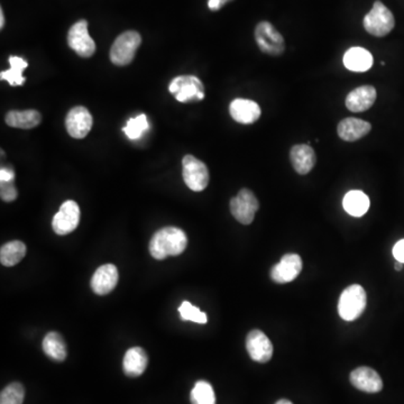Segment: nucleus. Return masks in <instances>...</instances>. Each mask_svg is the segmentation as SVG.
<instances>
[{
  "label": "nucleus",
  "instance_id": "1",
  "mask_svg": "<svg viewBox=\"0 0 404 404\" xmlns=\"http://www.w3.org/2000/svg\"><path fill=\"white\" fill-rule=\"evenodd\" d=\"M188 245L186 233L178 227H164L151 239L150 253L155 260L182 254Z\"/></svg>",
  "mask_w": 404,
  "mask_h": 404
},
{
  "label": "nucleus",
  "instance_id": "2",
  "mask_svg": "<svg viewBox=\"0 0 404 404\" xmlns=\"http://www.w3.org/2000/svg\"><path fill=\"white\" fill-rule=\"evenodd\" d=\"M366 292L358 284H353L343 291L338 301V313L346 321L356 320L366 309Z\"/></svg>",
  "mask_w": 404,
  "mask_h": 404
},
{
  "label": "nucleus",
  "instance_id": "3",
  "mask_svg": "<svg viewBox=\"0 0 404 404\" xmlns=\"http://www.w3.org/2000/svg\"><path fill=\"white\" fill-rule=\"evenodd\" d=\"M395 26L393 14L378 0L373 5L370 13L364 17V29L373 36L383 37L390 34Z\"/></svg>",
  "mask_w": 404,
  "mask_h": 404
},
{
  "label": "nucleus",
  "instance_id": "4",
  "mask_svg": "<svg viewBox=\"0 0 404 404\" xmlns=\"http://www.w3.org/2000/svg\"><path fill=\"white\" fill-rule=\"evenodd\" d=\"M142 43V37L135 31H127L116 39L111 49V61L115 66H123L131 64L136 51Z\"/></svg>",
  "mask_w": 404,
  "mask_h": 404
},
{
  "label": "nucleus",
  "instance_id": "5",
  "mask_svg": "<svg viewBox=\"0 0 404 404\" xmlns=\"http://www.w3.org/2000/svg\"><path fill=\"white\" fill-rule=\"evenodd\" d=\"M255 41L260 50L272 56H280L286 51L283 36L270 21H261L255 27Z\"/></svg>",
  "mask_w": 404,
  "mask_h": 404
},
{
  "label": "nucleus",
  "instance_id": "6",
  "mask_svg": "<svg viewBox=\"0 0 404 404\" xmlns=\"http://www.w3.org/2000/svg\"><path fill=\"white\" fill-rule=\"evenodd\" d=\"M182 176L188 188L194 192L203 191L211 178L207 166L193 155H186L182 160Z\"/></svg>",
  "mask_w": 404,
  "mask_h": 404
},
{
  "label": "nucleus",
  "instance_id": "7",
  "mask_svg": "<svg viewBox=\"0 0 404 404\" xmlns=\"http://www.w3.org/2000/svg\"><path fill=\"white\" fill-rule=\"evenodd\" d=\"M171 94L180 103L200 101L205 98L203 84L197 76H181L172 80L168 87Z\"/></svg>",
  "mask_w": 404,
  "mask_h": 404
},
{
  "label": "nucleus",
  "instance_id": "8",
  "mask_svg": "<svg viewBox=\"0 0 404 404\" xmlns=\"http://www.w3.org/2000/svg\"><path fill=\"white\" fill-rule=\"evenodd\" d=\"M258 209L260 202L251 190L242 189L231 200V215L243 225H251Z\"/></svg>",
  "mask_w": 404,
  "mask_h": 404
},
{
  "label": "nucleus",
  "instance_id": "9",
  "mask_svg": "<svg viewBox=\"0 0 404 404\" xmlns=\"http://www.w3.org/2000/svg\"><path fill=\"white\" fill-rule=\"evenodd\" d=\"M68 44L81 58L94 56L96 43L88 32V21L86 19H81L72 25L68 33Z\"/></svg>",
  "mask_w": 404,
  "mask_h": 404
},
{
  "label": "nucleus",
  "instance_id": "10",
  "mask_svg": "<svg viewBox=\"0 0 404 404\" xmlns=\"http://www.w3.org/2000/svg\"><path fill=\"white\" fill-rule=\"evenodd\" d=\"M80 221V208L74 200H68L61 206L60 211L54 216L52 228L56 235L64 236L76 231Z\"/></svg>",
  "mask_w": 404,
  "mask_h": 404
},
{
  "label": "nucleus",
  "instance_id": "11",
  "mask_svg": "<svg viewBox=\"0 0 404 404\" xmlns=\"http://www.w3.org/2000/svg\"><path fill=\"white\" fill-rule=\"evenodd\" d=\"M246 349L254 362H270L273 356V345L263 331L254 329L246 337Z\"/></svg>",
  "mask_w": 404,
  "mask_h": 404
},
{
  "label": "nucleus",
  "instance_id": "12",
  "mask_svg": "<svg viewBox=\"0 0 404 404\" xmlns=\"http://www.w3.org/2000/svg\"><path fill=\"white\" fill-rule=\"evenodd\" d=\"M92 123L94 121L91 113L87 108L82 106L72 108L66 115V128L70 136L74 138L81 139L87 136L91 131Z\"/></svg>",
  "mask_w": 404,
  "mask_h": 404
},
{
  "label": "nucleus",
  "instance_id": "13",
  "mask_svg": "<svg viewBox=\"0 0 404 404\" xmlns=\"http://www.w3.org/2000/svg\"><path fill=\"white\" fill-rule=\"evenodd\" d=\"M302 258L298 254H286L280 263L271 270V278L278 284L289 283L299 276L302 271Z\"/></svg>",
  "mask_w": 404,
  "mask_h": 404
},
{
  "label": "nucleus",
  "instance_id": "14",
  "mask_svg": "<svg viewBox=\"0 0 404 404\" xmlns=\"http://www.w3.org/2000/svg\"><path fill=\"white\" fill-rule=\"evenodd\" d=\"M350 383L366 393H378L383 388V380L376 370L370 368H358L350 373Z\"/></svg>",
  "mask_w": 404,
  "mask_h": 404
},
{
  "label": "nucleus",
  "instance_id": "15",
  "mask_svg": "<svg viewBox=\"0 0 404 404\" xmlns=\"http://www.w3.org/2000/svg\"><path fill=\"white\" fill-rule=\"evenodd\" d=\"M118 270L113 264L100 266L91 278V289L98 296L111 293L118 283Z\"/></svg>",
  "mask_w": 404,
  "mask_h": 404
},
{
  "label": "nucleus",
  "instance_id": "16",
  "mask_svg": "<svg viewBox=\"0 0 404 404\" xmlns=\"http://www.w3.org/2000/svg\"><path fill=\"white\" fill-rule=\"evenodd\" d=\"M229 113L237 123L250 125L260 119L261 108L253 100L237 98L231 101Z\"/></svg>",
  "mask_w": 404,
  "mask_h": 404
},
{
  "label": "nucleus",
  "instance_id": "17",
  "mask_svg": "<svg viewBox=\"0 0 404 404\" xmlns=\"http://www.w3.org/2000/svg\"><path fill=\"white\" fill-rule=\"evenodd\" d=\"M290 161L292 166L301 176L309 173L317 162L315 151L307 144L294 145L290 151Z\"/></svg>",
  "mask_w": 404,
  "mask_h": 404
},
{
  "label": "nucleus",
  "instance_id": "18",
  "mask_svg": "<svg viewBox=\"0 0 404 404\" xmlns=\"http://www.w3.org/2000/svg\"><path fill=\"white\" fill-rule=\"evenodd\" d=\"M376 89L372 86H363L349 92L346 98V107L353 113H363L374 105Z\"/></svg>",
  "mask_w": 404,
  "mask_h": 404
},
{
  "label": "nucleus",
  "instance_id": "19",
  "mask_svg": "<svg viewBox=\"0 0 404 404\" xmlns=\"http://www.w3.org/2000/svg\"><path fill=\"white\" fill-rule=\"evenodd\" d=\"M372 125L368 121L362 119L349 118L343 119L337 127L338 136L346 142H355L358 139L363 138L370 133Z\"/></svg>",
  "mask_w": 404,
  "mask_h": 404
},
{
  "label": "nucleus",
  "instance_id": "20",
  "mask_svg": "<svg viewBox=\"0 0 404 404\" xmlns=\"http://www.w3.org/2000/svg\"><path fill=\"white\" fill-rule=\"evenodd\" d=\"M148 357L144 349L141 347H133L127 350L123 356V373L129 378H138L146 370Z\"/></svg>",
  "mask_w": 404,
  "mask_h": 404
},
{
  "label": "nucleus",
  "instance_id": "21",
  "mask_svg": "<svg viewBox=\"0 0 404 404\" xmlns=\"http://www.w3.org/2000/svg\"><path fill=\"white\" fill-rule=\"evenodd\" d=\"M373 56L363 48L349 49L344 56V66L352 72H366L372 68Z\"/></svg>",
  "mask_w": 404,
  "mask_h": 404
},
{
  "label": "nucleus",
  "instance_id": "22",
  "mask_svg": "<svg viewBox=\"0 0 404 404\" xmlns=\"http://www.w3.org/2000/svg\"><path fill=\"white\" fill-rule=\"evenodd\" d=\"M42 116L39 111L29 109V111H9L6 115V123L14 128L32 129L40 125Z\"/></svg>",
  "mask_w": 404,
  "mask_h": 404
},
{
  "label": "nucleus",
  "instance_id": "23",
  "mask_svg": "<svg viewBox=\"0 0 404 404\" xmlns=\"http://www.w3.org/2000/svg\"><path fill=\"white\" fill-rule=\"evenodd\" d=\"M345 211L353 217H362L370 209V199L360 190H352L343 200Z\"/></svg>",
  "mask_w": 404,
  "mask_h": 404
},
{
  "label": "nucleus",
  "instance_id": "24",
  "mask_svg": "<svg viewBox=\"0 0 404 404\" xmlns=\"http://www.w3.org/2000/svg\"><path fill=\"white\" fill-rule=\"evenodd\" d=\"M43 350L56 362H64L68 355L66 341L56 331H51L43 339Z\"/></svg>",
  "mask_w": 404,
  "mask_h": 404
},
{
  "label": "nucleus",
  "instance_id": "25",
  "mask_svg": "<svg viewBox=\"0 0 404 404\" xmlns=\"http://www.w3.org/2000/svg\"><path fill=\"white\" fill-rule=\"evenodd\" d=\"M26 255V245L19 241H13L1 246L0 262L4 266H16Z\"/></svg>",
  "mask_w": 404,
  "mask_h": 404
},
{
  "label": "nucleus",
  "instance_id": "26",
  "mask_svg": "<svg viewBox=\"0 0 404 404\" xmlns=\"http://www.w3.org/2000/svg\"><path fill=\"white\" fill-rule=\"evenodd\" d=\"M9 64L11 69L7 71H3L0 74L1 80H6L11 84V87H19L25 84V78L23 76V72L27 68L29 64L27 61L19 56H9Z\"/></svg>",
  "mask_w": 404,
  "mask_h": 404
},
{
  "label": "nucleus",
  "instance_id": "27",
  "mask_svg": "<svg viewBox=\"0 0 404 404\" xmlns=\"http://www.w3.org/2000/svg\"><path fill=\"white\" fill-rule=\"evenodd\" d=\"M191 404H216L215 391L211 383L206 380H198L190 395Z\"/></svg>",
  "mask_w": 404,
  "mask_h": 404
},
{
  "label": "nucleus",
  "instance_id": "28",
  "mask_svg": "<svg viewBox=\"0 0 404 404\" xmlns=\"http://www.w3.org/2000/svg\"><path fill=\"white\" fill-rule=\"evenodd\" d=\"M148 128H150V123L147 121L146 115L142 113V115L136 116L135 118L129 119L126 126L123 127V131L129 139L136 141L141 138L145 131H148Z\"/></svg>",
  "mask_w": 404,
  "mask_h": 404
},
{
  "label": "nucleus",
  "instance_id": "29",
  "mask_svg": "<svg viewBox=\"0 0 404 404\" xmlns=\"http://www.w3.org/2000/svg\"><path fill=\"white\" fill-rule=\"evenodd\" d=\"M25 398V388L21 383L9 384L0 394V404H23Z\"/></svg>",
  "mask_w": 404,
  "mask_h": 404
},
{
  "label": "nucleus",
  "instance_id": "30",
  "mask_svg": "<svg viewBox=\"0 0 404 404\" xmlns=\"http://www.w3.org/2000/svg\"><path fill=\"white\" fill-rule=\"evenodd\" d=\"M178 313L181 315L182 320L193 321L201 325L207 323V315L200 311L199 308L192 305L189 301L182 302L181 305L178 307Z\"/></svg>",
  "mask_w": 404,
  "mask_h": 404
},
{
  "label": "nucleus",
  "instance_id": "31",
  "mask_svg": "<svg viewBox=\"0 0 404 404\" xmlns=\"http://www.w3.org/2000/svg\"><path fill=\"white\" fill-rule=\"evenodd\" d=\"M0 196L5 202H11L16 200L17 190L14 186V182H0Z\"/></svg>",
  "mask_w": 404,
  "mask_h": 404
},
{
  "label": "nucleus",
  "instance_id": "32",
  "mask_svg": "<svg viewBox=\"0 0 404 404\" xmlns=\"http://www.w3.org/2000/svg\"><path fill=\"white\" fill-rule=\"evenodd\" d=\"M393 256L396 261H399V262L404 264V239H401V241H399L394 245Z\"/></svg>",
  "mask_w": 404,
  "mask_h": 404
},
{
  "label": "nucleus",
  "instance_id": "33",
  "mask_svg": "<svg viewBox=\"0 0 404 404\" xmlns=\"http://www.w3.org/2000/svg\"><path fill=\"white\" fill-rule=\"evenodd\" d=\"M15 172L11 168H1L0 170V182H14Z\"/></svg>",
  "mask_w": 404,
  "mask_h": 404
},
{
  "label": "nucleus",
  "instance_id": "34",
  "mask_svg": "<svg viewBox=\"0 0 404 404\" xmlns=\"http://www.w3.org/2000/svg\"><path fill=\"white\" fill-rule=\"evenodd\" d=\"M223 4L221 0H208V7L213 11H219V9H223Z\"/></svg>",
  "mask_w": 404,
  "mask_h": 404
},
{
  "label": "nucleus",
  "instance_id": "35",
  "mask_svg": "<svg viewBox=\"0 0 404 404\" xmlns=\"http://www.w3.org/2000/svg\"><path fill=\"white\" fill-rule=\"evenodd\" d=\"M5 26V15H4V11L1 9L0 11V29H3Z\"/></svg>",
  "mask_w": 404,
  "mask_h": 404
},
{
  "label": "nucleus",
  "instance_id": "36",
  "mask_svg": "<svg viewBox=\"0 0 404 404\" xmlns=\"http://www.w3.org/2000/svg\"><path fill=\"white\" fill-rule=\"evenodd\" d=\"M394 268H395V270L398 271V272H400V271L403 268V263L399 262V261H396Z\"/></svg>",
  "mask_w": 404,
  "mask_h": 404
},
{
  "label": "nucleus",
  "instance_id": "37",
  "mask_svg": "<svg viewBox=\"0 0 404 404\" xmlns=\"http://www.w3.org/2000/svg\"><path fill=\"white\" fill-rule=\"evenodd\" d=\"M276 404H293V403H292L291 401H289V400L282 399V400H278V401L276 402Z\"/></svg>",
  "mask_w": 404,
  "mask_h": 404
},
{
  "label": "nucleus",
  "instance_id": "38",
  "mask_svg": "<svg viewBox=\"0 0 404 404\" xmlns=\"http://www.w3.org/2000/svg\"><path fill=\"white\" fill-rule=\"evenodd\" d=\"M221 1H223V5H226L227 3H229V1H233V0H221Z\"/></svg>",
  "mask_w": 404,
  "mask_h": 404
}]
</instances>
